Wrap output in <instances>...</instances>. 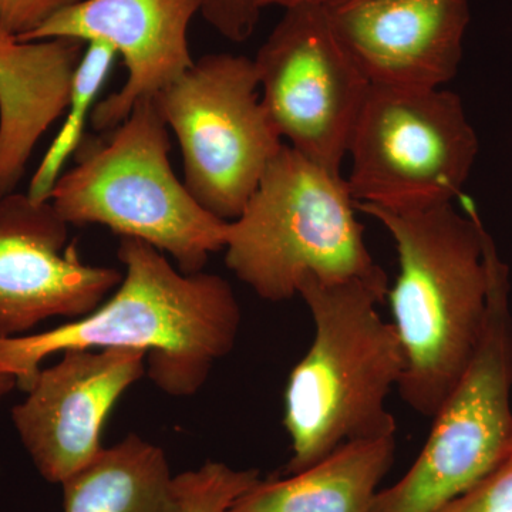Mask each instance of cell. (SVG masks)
<instances>
[{
	"mask_svg": "<svg viewBox=\"0 0 512 512\" xmlns=\"http://www.w3.org/2000/svg\"><path fill=\"white\" fill-rule=\"evenodd\" d=\"M117 56L116 50L107 43H87L82 59L74 70L69 106L66 109L67 119L30 183L28 194L33 200L49 201L50 192L62 175L60 173L67 158L77 153L82 146L84 126L92 119L97 96Z\"/></svg>",
	"mask_w": 512,
	"mask_h": 512,
	"instance_id": "17",
	"label": "cell"
},
{
	"mask_svg": "<svg viewBox=\"0 0 512 512\" xmlns=\"http://www.w3.org/2000/svg\"><path fill=\"white\" fill-rule=\"evenodd\" d=\"M510 269L500 266L473 359L434 414L429 439L406 474L380 490L370 512H437L510 457Z\"/></svg>",
	"mask_w": 512,
	"mask_h": 512,
	"instance_id": "7",
	"label": "cell"
},
{
	"mask_svg": "<svg viewBox=\"0 0 512 512\" xmlns=\"http://www.w3.org/2000/svg\"><path fill=\"white\" fill-rule=\"evenodd\" d=\"M79 0H0V28L25 40L60 10Z\"/></svg>",
	"mask_w": 512,
	"mask_h": 512,
	"instance_id": "21",
	"label": "cell"
},
{
	"mask_svg": "<svg viewBox=\"0 0 512 512\" xmlns=\"http://www.w3.org/2000/svg\"><path fill=\"white\" fill-rule=\"evenodd\" d=\"M356 210L342 174L284 144L241 215L228 222L225 264L269 302L298 295L306 278L362 281L389 291Z\"/></svg>",
	"mask_w": 512,
	"mask_h": 512,
	"instance_id": "4",
	"label": "cell"
},
{
	"mask_svg": "<svg viewBox=\"0 0 512 512\" xmlns=\"http://www.w3.org/2000/svg\"><path fill=\"white\" fill-rule=\"evenodd\" d=\"M15 387H18L15 376L0 372V402H2Z\"/></svg>",
	"mask_w": 512,
	"mask_h": 512,
	"instance_id": "23",
	"label": "cell"
},
{
	"mask_svg": "<svg viewBox=\"0 0 512 512\" xmlns=\"http://www.w3.org/2000/svg\"><path fill=\"white\" fill-rule=\"evenodd\" d=\"M326 10L370 84L440 89L457 76L470 0H343Z\"/></svg>",
	"mask_w": 512,
	"mask_h": 512,
	"instance_id": "13",
	"label": "cell"
},
{
	"mask_svg": "<svg viewBox=\"0 0 512 512\" xmlns=\"http://www.w3.org/2000/svg\"><path fill=\"white\" fill-rule=\"evenodd\" d=\"M200 10L201 0H79L22 42H103L123 57L127 82L99 101L90 119L96 130L110 131L137 101L157 96L191 69L188 29Z\"/></svg>",
	"mask_w": 512,
	"mask_h": 512,
	"instance_id": "12",
	"label": "cell"
},
{
	"mask_svg": "<svg viewBox=\"0 0 512 512\" xmlns=\"http://www.w3.org/2000/svg\"><path fill=\"white\" fill-rule=\"evenodd\" d=\"M254 59L211 53L154 96L184 158V184L222 221L237 220L282 137L258 96Z\"/></svg>",
	"mask_w": 512,
	"mask_h": 512,
	"instance_id": "8",
	"label": "cell"
},
{
	"mask_svg": "<svg viewBox=\"0 0 512 512\" xmlns=\"http://www.w3.org/2000/svg\"><path fill=\"white\" fill-rule=\"evenodd\" d=\"M254 63L262 104L279 136L342 174L370 82L336 36L328 10L286 9Z\"/></svg>",
	"mask_w": 512,
	"mask_h": 512,
	"instance_id": "9",
	"label": "cell"
},
{
	"mask_svg": "<svg viewBox=\"0 0 512 512\" xmlns=\"http://www.w3.org/2000/svg\"><path fill=\"white\" fill-rule=\"evenodd\" d=\"M259 480L258 470H237L208 461L177 476L178 512H232L238 498Z\"/></svg>",
	"mask_w": 512,
	"mask_h": 512,
	"instance_id": "18",
	"label": "cell"
},
{
	"mask_svg": "<svg viewBox=\"0 0 512 512\" xmlns=\"http://www.w3.org/2000/svg\"><path fill=\"white\" fill-rule=\"evenodd\" d=\"M103 140L86 141L49 195L70 227L96 224L171 255L184 274L225 247L228 222L202 208L170 163V130L153 97Z\"/></svg>",
	"mask_w": 512,
	"mask_h": 512,
	"instance_id": "5",
	"label": "cell"
},
{
	"mask_svg": "<svg viewBox=\"0 0 512 512\" xmlns=\"http://www.w3.org/2000/svg\"><path fill=\"white\" fill-rule=\"evenodd\" d=\"M63 487L64 512H178L177 476L160 447L128 434Z\"/></svg>",
	"mask_w": 512,
	"mask_h": 512,
	"instance_id": "16",
	"label": "cell"
},
{
	"mask_svg": "<svg viewBox=\"0 0 512 512\" xmlns=\"http://www.w3.org/2000/svg\"><path fill=\"white\" fill-rule=\"evenodd\" d=\"M69 228L50 201L28 192L0 198V339L29 335L50 318L89 315L120 285L119 269L80 258Z\"/></svg>",
	"mask_w": 512,
	"mask_h": 512,
	"instance_id": "10",
	"label": "cell"
},
{
	"mask_svg": "<svg viewBox=\"0 0 512 512\" xmlns=\"http://www.w3.org/2000/svg\"><path fill=\"white\" fill-rule=\"evenodd\" d=\"M261 12L255 0H201L200 15L205 22L235 43L254 35Z\"/></svg>",
	"mask_w": 512,
	"mask_h": 512,
	"instance_id": "20",
	"label": "cell"
},
{
	"mask_svg": "<svg viewBox=\"0 0 512 512\" xmlns=\"http://www.w3.org/2000/svg\"><path fill=\"white\" fill-rule=\"evenodd\" d=\"M480 140L457 93L370 84L348 156L356 204L392 211L454 204Z\"/></svg>",
	"mask_w": 512,
	"mask_h": 512,
	"instance_id": "6",
	"label": "cell"
},
{
	"mask_svg": "<svg viewBox=\"0 0 512 512\" xmlns=\"http://www.w3.org/2000/svg\"><path fill=\"white\" fill-rule=\"evenodd\" d=\"M437 512H512V454L476 487Z\"/></svg>",
	"mask_w": 512,
	"mask_h": 512,
	"instance_id": "19",
	"label": "cell"
},
{
	"mask_svg": "<svg viewBox=\"0 0 512 512\" xmlns=\"http://www.w3.org/2000/svg\"><path fill=\"white\" fill-rule=\"evenodd\" d=\"M394 451V436L350 441L289 477L261 478L232 512H370Z\"/></svg>",
	"mask_w": 512,
	"mask_h": 512,
	"instance_id": "15",
	"label": "cell"
},
{
	"mask_svg": "<svg viewBox=\"0 0 512 512\" xmlns=\"http://www.w3.org/2000/svg\"><path fill=\"white\" fill-rule=\"evenodd\" d=\"M40 369L12 419L23 446L49 483L62 484L90 463L113 407L146 372L137 349H70Z\"/></svg>",
	"mask_w": 512,
	"mask_h": 512,
	"instance_id": "11",
	"label": "cell"
},
{
	"mask_svg": "<svg viewBox=\"0 0 512 512\" xmlns=\"http://www.w3.org/2000/svg\"><path fill=\"white\" fill-rule=\"evenodd\" d=\"M84 45L22 42L0 28V198L15 192L36 144L69 106Z\"/></svg>",
	"mask_w": 512,
	"mask_h": 512,
	"instance_id": "14",
	"label": "cell"
},
{
	"mask_svg": "<svg viewBox=\"0 0 512 512\" xmlns=\"http://www.w3.org/2000/svg\"><path fill=\"white\" fill-rule=\"evenodd\" d=\"M458 200L463 212L454 204L416 211L356 204L396 247L399 275L387 296L404 355L397 389L426 417L437 413L473 359L504 264L474 201L464 194Z\"/></svg>",
	"mask_w": 512,
	"mask_h": 512,
	"instance_id": "2",
	"label": "cell"
},
{
	"mask_svg": "<svg viewBox=\"0 0 512 512\" xmlns=\"http://www.w3.org/2000/svg\"><path fill=\"white\" fill-rule=\"evenodd\" d=\"M256 5L261 10L271 8V6H279V8L292 9L301 8V6H318V8H329L343 0H255Z\"/></svg>",
	"mask_w": 512,
	"mask_h": 512,
	"instance_id": "22",
	"label": "cell"
},
{
	"mask_svg": "<svg viewBox=\"0 0 512 512\" xmlns=\"http://www.w3.org/2000/svg\"><path fill=\"white\" fill-rule=\"evenodd\" d=\"M123 279L89 315L52 330L0 339V372L29 392L46 357L70 349H137L147 376L174 397H190L237 342L241 306L231 285L208 272L184 274L163 252L120 239Z\"/></svg>",
	"mask_w": 512,
	"mask_h": 512,
	"instance_id": "1",
	"label": "cell"
},
{
	"mask_svg": "<svg viewBox=\"0 0 512 512\" xmlns=\"http://www.w3.org/2000/svg\"><path fill=\"white\" fill-rule=\"evenodd\" d=\"M511 454H512V444H511V451H510V456H511Z\"/></svg>",
	"mask_w": 512,
	"mask_h": 512,
	"instance_id": "24",
	"label": "cell"
},
{
	"mask_svg": "<svg viewBox=\"0 0 512 512\" xmlns=\"http://www.w3.org/2000/svg\"><path fill=\"white\" fill-rule=\"evenodd\" d=\"M384 289L362 281L306 278L298 295L315 336L285 390L284 426L291 437L286 473L318 463L350 441L396 436L386 402L404 370L402 343L377 305Z\"/></svg>",
	"mask_w": 512,
	"mask_h": 512,
	"instance_id": "3",
	"label": "cell"
}]
</instances>
